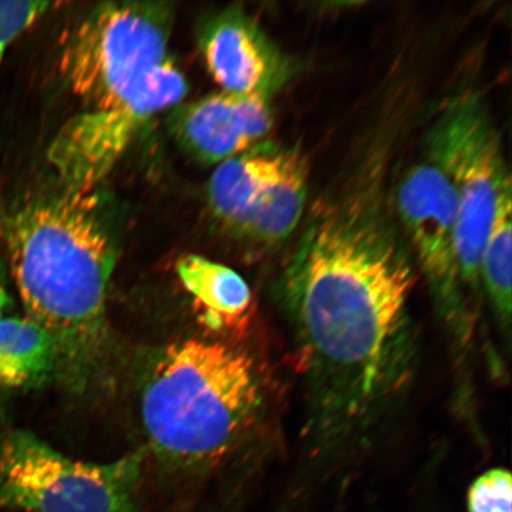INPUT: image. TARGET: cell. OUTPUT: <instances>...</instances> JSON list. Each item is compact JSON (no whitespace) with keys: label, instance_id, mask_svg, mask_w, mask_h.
<instances>
[{"label":"cell","instance_id":"1","mask_svg":"<svg viewBox=\"0 0 512 512\" xmlns=\"http://www.w3.org/2000/svg\"><path fill=\"white\" fill-rule=\"evenodd\" d=\"M414 280L398 240L366 211H334L307 229L284 294L300 352L334 411L373 402L400 368Z\"/></svg>","mask_w":512,"mask_h":512},{"label":"cell","instance_id":"2","mask_svg":"<svg viewBox=\"0 0 512 512\" xmlns=\"http://www.w3.org/2000/svg\"><path fill=\"white\" fill-rule=\"evenodd\" d=\"M95 191L63 190L16 204L0 221L11 277L27 317L59 349L74 386L94 373L106 342L114 241Z\"/></svg>","mask_w":512,"mask_h":512},{"label":"cell","instance_id":"3","mask_svg":"<svg viewBox=\"0 0 512 512\" xmlns=\"http://www.w3.org/2000/svg\"><path fill=\"white\" fill-rule=\"evenodd\" d=\"M261 388L252 358L220 342L185 339L158 357L143 394L151 447L181 469L213 465L255 421Z\"/></svg>","mask_w":512,"mask_h":512},{"label":"cell","instance_id":"4","mask_svg":"<svg viewBox=\"0 0 512 512\" xmlns=\"http://www.w3.org/2000/svg\"><path fill=\"white\" fill-rule=\"evenodd\" d=\"M145 454L105 464L64 456L36 435L0 443V509L25 512H139Z\"/></svg>","mask_w":512,"mask_h":512},{"label":"cell","instance_id":"5","mask_svg":"<svg viewBox=\"0 0 512 512\" xmlns=\"http://www.w3.org/2000/svg\"><path fill=\"white\" fill-rule=\"evenodd\" d=\"M172 10L163 3H106L82 19L64 47L70 91L91 107L112 104L169 59Z\"/></svg>","mask_w":512,"mask_h":512},{"label":"cell","instance_id":"6","mask_svg":"<svg viewBox=\"0 0 512 512\" xmlns=\"http://www.w3.org/2000/svg\"><path fill=\"white\" fill-rule=\"evenodd\" d=\"M430 151L431 162L444 172L456 192L459 283L476 286L498 196L511 179L501 142L483 105L466 96L448 106L433 128Z\"/></svg>","mask_w":512,"mask_h":512},{"label":"cell","instance_id":"7","mask_svg":"<svg viewBox=\"0 0 512 512\" xmlns=\"http://www.w3.org/2000/svg\"><path fill=\"white\" fill-rule=\"evenodd\" d=\"M187 92L184 75L169 57L112 104L89 107L67 121L47 153L64 190L94 191L143 127Z\"/></svg>","mask_w":512,"mask_h":512},{"label":"cell","instance_id":"8","mask_svg":"<svg viewBox=\"0 0 512 512\" xmlns=\"http://www.w3.org/2000/svg\"><path fill=\"white\" fill-rule=\"evenodd\" d=\"M400 220L422 268L447 313L458 305V202L447 176L433 162L413 166L396 196Z\"/></svg>","mask_w":512,"mask_h":512},{"label":"cell","instance_id":"9","mask_svg":"<svg viewBox=\"0 0 512 512\" xmlns=\"http://www.w3.org/2000/svg\"><path fill=\"white\" fill-rule=\"evenodd\" d=\"M272 124L266 94L220 92L183 108L174 132L192 156L220 164L251 150L270 133Z\"/></svg>","mask_w":512,"mask_h":512},{"label":"cell","instance_id":"10","mask_svg":"<svg viewBox=\"0 0 512 512\" xmlns=\"http://www.w3.org/2000/svg\"><path fill=\"white\" fill-rule=\"evenodd\" d=\"M200 48L210 75L224 93L268 95L278 81L277 53L241 9L211 19L202 31Z\"/></svg>","mask_w":512,"mask_h":512},{"label":"cell","instance_id":"11","mask_svg":"<svg viewBox=\"0 0 512 512\" xmlns=\"http://www.w3.org/2000/svg\"><path fill=\"white\" fill-rule=\"evenodd\" d=\"M284 152L258 150L224 160L210 178V208L224 226L238 233L247 215L277 181Z\"/></svg>","mask_w":512,"mask_h":512},{"label":"cell","instance_id":"12","mask_svg":"<svg viewBox=\"0 0 512 512\" xmlns=\"http://www.w3.org/2000/svg\"><path fill=\"white\" fill-rule=\"evenodd\" d=\"M309 164L302 152H284L280 175L242 222L238 233L264 245L284 241L304 213Z\"/></svg>","mask_w":512,"mask_h":512},{"label":"cell","instance_id":"13","mask_svg":"<svg viewBox=\"0 0 512 512\" xmlns=\"http://www.w3.org/2000/svg\"><path fill=\"white\" fill-rule=\"evenodd\" d=\"M60 369L59 349L28 317L0 318V388L40 386Z\"/></svg>","mask_w":512,"mask_h":512},{"label":"cell","instance_id":"14","mask_svg":"<svg viewBox=\"0 0 512 512\" xmlns=\"http://www.w3.org/2000/svg\"><path fill=\"white\" fill-rule=\"evenodd\" d=\"M177 274L185 290L215 328L239 323L252 303L251 288L241 275L201 255L183 256Z\"/></svg>","mask_w":512,"mask_h":512},{"label":"cell","instance_id":"15","mask_svg":"<svg viewBox=\"0 0 512 512\" xmlns=\"http://www.w3.org/2000/svg\"><path fill=\"white\" fill-rule=\"evenodd\" d=\"M511 232L510 179L498 196L494 221L480 261V278L484 281L499 323L508 329L511 322Z\"/></svg>","mask_w":512,"mask_h":512},{"label":"cell","instance_id":"16","mask_svg":"<svg viewBox=\"0 0 512 512\" xmlns=\"http://www.w3.org/2000/svg\"><path fill=\"white\" fill-rule=\"evenodd\" d=\"M469 512H512V482L508 470L492 469L479 476L467 492Z\"/></svg>","mask_w":512,"mask_h":512},{"label":"cell","instance_id":"17","mask_svg":"<svg viewBox=\"0 0 512 512\" xmlns=\"http://www.w3.org/2000/svg\"><path fill=\"white\" fill-rule=\"evenodd\" d=\"M50 6L47 2H0V63L11 43L46 15Z\"/></svg>","mask_w":512,"mask_h":512},{"label":"cell","instance_id":"18","mask_svg":"<svg viewBox=\"0 0 512 512\" xmlns=\"http://www.w3.org/2000/svg\"><path fill=\"white\" fill-rule=\"evenodd\" d=\"M12 306V299L8 288V279H6V268L2 258H0V318L6 317V313Z\"/></svg>","mask_w":512,"mask_h":512}]
</instances>
